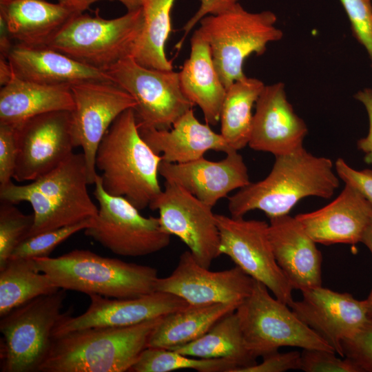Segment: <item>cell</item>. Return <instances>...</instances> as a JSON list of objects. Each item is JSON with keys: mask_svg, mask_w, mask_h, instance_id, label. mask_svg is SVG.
I'll use <instances>...</instances> for the list:
<instances>
[{"mask_svg": "<svg viewBox=\"0 0 372 372\" xmlns=\"http://www.w3.org/2000/svg\"><path fill=\"white\" fill-rule=\"evenodd\" d=\"M275 157L264 179L251 182L228 198L231 216L242 218L256 209L269 218L287 215L301 199H329L340 185L332 161L315 156L304 147Z\"/></svg>", "mask_w": 372, "mask_h": 372, "instance_id": "obj_1", "label": "cell"}, {"mask_svg": "<svg viewBox=\"0 0 372 372\" xmlns=\"http://www.w3.org/2000/svg\"><path fill=\"white\" fill-rule=\"evenodd\" d=\"M161 161L141 137L134 110L130 108L115 119L102 138L95 167L101 172L107 194L123 197L142 210L162 192L158 181Z\"/></svg>", "mask_w": 372, "mask_h": 372, "instance_id": "obj_2", "label": "cell"}, {"mask_svg": "<svg viewBox=\"0 0 372 372\" xmlns=\"http://www.w3.org/2000/svg\"><path fill=\"white\" fill-rule=\"evenodd\" d=\"M87 170L83 153H73L56 168L18 185L10 182L0 188L1 201L29 203L34 223L28 238L74 225L96 216L99 208L87 190Z\"/></svg>", "mask_w": 372, "mask_h": 372, "instance_id": "obj_3", "label": "cell"}, {"mask_svg": "<svg viewBox=\"0 0 372 372\" xmlns=\"http://www.w3.org/2000/svg\"><path fill=\"white\" fill-rule=\"evenodd\" d=\"M162 317L129 327L88 328L53 337L38 371H129Z\"/></svg>", "mask_w": 372, "mask_h": 372, "instance_id": "obj_4", "label": "cell"}, {"mask_svg": "<svg viewBox=\"0 0 372 372\" xmlns=\"http://www.w3.org/2000/svg\"><path fill=\"white\" fill-rule=\"evenodd\" d=\"M38 271L59 289L111 298H136L156 291V268L75 249L56 258L34 259Z\"/></svg>", "mask_w": 372, "mask_h": 372, "instance_id": "obj_5", "label": "cell"}, {"mask_svg": "<svg viewBox=\"0 0 372 372\" xmlns=\"http://www.w3.org/2000/svg\"><path fill=\"white\" fill-rule=\"evenodd\" d=\"M277 17L270 10L252 12L240 3L230 9L203 17L197 29L209 45L216 72L226 90L246 76L245 59L265 53L269 43L283 37L276 27Z\"/></svg>", "mask_w": 372, "mask_h": 372, "instance_id": "obj_6", "label": "cell"}, {"mask_svg": "<svg viewBox=\"0 0 372 372\" xmlns=\"http://www.w3.org/2000/svg\"><path fill=\"white\" fill-rule=\"evenodd\" d=\"M141 7L118 17L75 14L47 47L85 65L107 70L132 56L143 27Z\"/></svg>", "mask_w": 372, "mask_h": 372, "instance_id": "obj_7", "label": "cell"}, {"mask_svg": "<svg viewBox=\"0 0 372 372\" xmlns=\"http://www.w3.org/2000/svg\"><path fill=\"white\" fill-rule=\"evenodd\" d=\"M65 289L38 296L1 316V371H38L60 319Z\"/></svg>", "mask_w": 372, "mask_h": 372, "instance_id": "obj_8", "label": "cell"}, {"mask_svg": "<svg viewBox=\"0 0 372 372\" xmlns=\"http://www.w3.org/2000/svg\"><path fill=\"white\" fill-rule=\"evenodd\" d=\"M236 312L245 344L256 358L283 347L335 351L258 281L254 280L251 293Z\"/></svg>", "mask_w": 372, "mask_h": 372, "instance_id": "obj_9", "label": "cell"}, {"mask_svg": "<svg viewBox=\"0 0 372 372\" xmlns=\"http://www.w3.org/2000/svg\"><path fill=\"white\" fill-rule=\"evenodd\" d=\"M94 195L99 210L84 229L92 238L114 254L123 256H143L167 247L171 235L161 226L158 217H145L127 199L107 194L97 174Z\"/></svg>", "mask_w": 372, "mask_h": 372, "instance_id": "obj_10", "label": "cell"}, {"mask_svg": "<svg viewBox=\"0 0 372 372\" xmlns=\"http://www.w3.org/2000/svg\"><path fill=\"white\" fill-rule=\"evenodd\" d=\"M135 100L138 127L169 130L194 106L183 94L178 72L145 67L129 56L107 70Z\"/></svg>", "mask_w": 372, "mask_h": 372, "instance_id": "obj_11", "label": "cell"}, {"mask_svg": "<svg viewBox=\"0 0 372 372\" xmlns=\"http://www.w3.org/2000/svg\"><path fill=\"white\" fill-rule=\"evenodd\" d=\"M219 251L245 273L265 285L274 297L289 305L293 290L278 266L269 237V224L216 214Z\"/></svg>", "mask_w": 372, "mask_h": 372, "instance_id": "obj_12", "label": "cell"}, {"mask_svg": "<svg viewBox=\"0 0 372 372\" xmlns=\"http://www.w3.org/2000/svg\"><path fill=\"white\" fill-rule=\"evenodd\" d=\"M74 101L71 134L74 147H81L90 184L97 176L95 157L104 135L125 110L136 106L134 98L112 81H88L70 86Z\"/></svg>", "mask_w": 372, "mask_h": 372, "instance_id": "obj_13", "label": "cell"}, {"mask_svg": "<svg viewBox=\"0 0 372 372\" xmlns=\"http://www.w3.org/2000/svg\"><path fill=\"white\" fill-rule=\"evenodd\" d=\"M149 207L158 210L163 229L179 238L201 266L209 268L220 255L219 231L213 207L180 186L165 183V188Z\"/></svg>", "mask_w": 372, "mask_h": 372, "instance_id": "obj_14", "label": "cell"}, {"mask_svg": "<svg viewBox=\"0 0 372 372\" xmlns=\"http://www.w3.org/2000/svg\"><path fill=\"white\" fill-rule=\"evenodd\" d=\"M15 129L17 157L13 178L18 182L37 179L74 153L70 111L42 114Z\"/></svg>", "mask_w": 372, "mask_h": 372, "instance_id": "obj_15", "label": "cell"}, {"mask_svg": "<svg viewBox=\"0 0 372 372\" xmlns=\"http://www.w3.org/2000/svg\"><path fill=\"white\" fill-rule=\"evenodd\" d=\"M254 283V280L237 266L211 271L199 265L187 250L180 254L169 276L158 278L156 291L177 296L192 306L240 304L251 293Z\"/></svg>", "mask_w": 372, "mask_h": 372, "instance_id": "obj_16", "label": "cell"}, {"mask_svg": "<svg viewBox=\"0 0 372 372\" xmlns=\"http://www.w3.org/2000/svg\"><path fill=\"white\" fill-rule=\"evenodd\" d=\"M89 297L90 303L83 313L75 317L69 311L62 313L53 330V337L88 328L132 326L189 306L177 296L157 291L131 298H111L96 294Z\"/></svg>", "mask_w": 372, "mask_h": 372, "instance_id": "obj_17", "label": "cell"}, {"mask_svg": "<svg viewBox=\"0 0 372 372\" xmlns=\"http://www.w3.org/2000/svg\"><path fill=\"white\" fill-rule=\"evenodd\" d=\"M301 300L289 306L335 352L344 357L342 344L353 337L369 320L364 300L322 286L301 291Z\"/></svg>", "mask_w": 372, "mask_h": 372, "instance_id": "obj_18", "label": "cell"}, {"mask_svg": "<svg viewBox=\"0 0 372 372\" xmlns=\"http://www.w3.org/2000/svg\"><path fill=\"white\" fill-rule=\"evenodd\" d=\"M308 128L288 101L284 83L265 86L256 103L248 145L275 156L303 147Z\"/></svg>", "mask_w": 372, "mask_h": 372, "instance_id": "obj_19", "label": "cell"}, {"mask_svg": "<svg viewBox=\"0 0 372 372\" xmlns=\"http://www.w3.org/2000/svg\"><path fill=\"white\" fill-rule=\"evenodd\" d=\"M238 151L211 161L201 157L184 163H160L159 175L165 182L176 184L205 203L214 207L232 191L251 181L247 167Z\"/></svg>", "mask_w": 372, "mask_h": 372, "instance_id": "obj_20", "label": "cell"}, {"mask_svg": "<svg viewBox=\"0 0 372 372\" xmlns=\"http://www.w3.org/2000/svg\"><path fill=\"white\" fill-rule=\"evenodd\" d=\"M372 216V204L355 187L345 184L328 205L295 217L316 243L353 245L361 242Z\"/></svg>", "mask_w": 372, "mask_h": 372, "instance_id": "obj_21", "label": "cell"}, {"mask_svg": "<svg viewBox=\"0 0 372 372\" xmlns=\"http://www.w3.org/2000/svg\"><path fill=\"white\" fill-rule=\"evenodd\" d=\"M276 260L293 289L322 286V254L302 225L289 214L269 218Z\"/></svg>", "mask_w": 372, "mask_h": 372, "instance_id": "obj_22", "label": "cell"}, {"mask_svg": "<svg viewBox=\"0 0 372 372\" xmlns=\"http://www.w3.org/2000/svg\"><path fill=\"white\" fill-rule=\"evenodd\" d=\"M138 127L145 143L166 163H187L203 157L209 150L225 154L235 151L209 124L200 123L193 109L182 115L169 130Z\"/></svg>", "mask_w": 372, "mask_h": 372, "instance_id": "obj_23", "label": "cell"}, {"mask_svg": "<svg viewBox=\"0 0 372 372\" xmlns=\"http://www.w3.org/2000/svg\"><path fill=\"white\" fill-rule=\"evenodd\" d=\"M7 59L17 77L39 84L70 87L88 81H112L107 72L85 65L47 46L16 43Z\"/></svg>", "mask_w": 372, "mask_h": 372, "instance_id": "obj_24", "label": "cell"}, {"mask_svg": "<svg viewBox=\"0 0 372 372\" xmlns=\"http://www.w3.org/2000/svg\"><path fill=\"white\" fill-rule=\"evenodd\" d=\"M75 14L58 2L0 0V17L5 21L12 39L27 46H48Z\"/></svg>", "mask_w": 372, "mask_h": 372, "instance_id": "obj_25", "label": "cell"}, {"mask_svg": "<svg viewBox=\"0 0 372 372\" xmlns=\"http://www.w3.org/2000/svg\"><path fill=\"white\" fill-rule=\"evenodd\" d=\"M178 74L185 96L200 108L206 123L216 125L226 88L215 68L209 45L197 30L191 38L189 56Z\"/></svg>", "mask_w": 372, "mask_h": 372, "instance_id": "obj_26", "label": "cell"}, {"mask_svg": "<svg viewBox=\"0 0 372 372\" xmlns=\"http://www.w3.org/2000/svg\"><path fill=\"white\" fill-rule=\"evenodd\" d=\"M70 87L48 85L17 77L0 90V124L17 127L36 116L54 111H72Z\"/></svg>", "mask_w": 372, "mask_h": 372, "instance_id": "obj_27", "label": "cell"}, {"mask_svg": "<svg viewBox=\"0 0 372 372\" xmlns=\"http://www.w3.org/2000/svg\"><path fill=\"white\" fill-rule=\"evenodd\" d=\"M237 303L192 306L162 317L152 332L147 347L170 349L201 337L224 316L236 311Z\"/></svg>", "mask_w": 372, "mask_h": 372, "instance_id": "obj_28", "label": "cell"}, {"mask_svg": "<svg viewBox=\"0 0 372 372\" xmlns=\"http://www.w3.org/2000/svg\"><path fill=\"white\" fill-rule=\"evenodd\" d=\"M170 350L200 358L233 360L239 366L235 372L256 363L245 344L236 311L224 316L201 337Z\"/></svg>", "mask_w": 372, "mask_h": 372, "instance_id": "obj_29", "label": "cell"}, {"mask_svg": "<svg viewBox=\"0 0 372 372\" xmlns=\"http://www.w3.org/2000/svg\"><path fill=\"white\" fill-rule=\"evenodd\" d=\"M265 86L260 79L246 76L226 90L220 116V134L232 150L239 151L248 145L252 108Z\"/></svg>", "mask_w": 372, "mask_h": 372, "instance_id": "obj_30", "label": "cell"}, {"mask_svg": "<svg viewBox=\"0 0 372 372\" xmlns=\"http://www.w3.org/2000/svg\"><path fill=\"white\" fill-rule=\"evenodd\" d=\"M176 0H141L143 27L132 54L135 61L149 68L171 70L165 44L172 28L171 12Z\"/></svg>", "mask_w": 372, "mask_h": 372, "instance_id": "obj_31", "label": "cell"}, {"mask_svg": "<svg viewBox=\"0 0 372 372\" xmlns=\"http://www.w3.org/2000/svg\"><path fill=\"white\" fill-rule=\"evenodd\" d=\"M59 289L47 275L38 271L34 259L10 258L0 269V316Z\"/></svg>", "mask_w": 372, "mask_h": 372, "instance_id": "obj_32", "label": "cell"}, {"mask_svg": "<svg viewBox=\"0 0 372 372\" xmlns=\"http://www.w3.org/2000/svg\"><path fill=\"white\" fill-rule=\"evenodd\" d=\"M238 367L236 362L226 358H200L170 349L147 347L129 371L169 372L189 369L199 372H235Z\"/></svg>", "mask_w": 372, "mask_h": 372, "instance_id": "obj_33", "label": "cell"}, {"mask_svg": "<svg viewBox=\"0 0 372 372\" xmlns=\"http://www.w3.org/2000/svg\"><path fill=\"white\" fill-rule=\"evenodd\" d=\"M0 269L10 258L16 247L25 239L34 223V214H25L14 204L1 201Z\"/></svg>", "mask_w": 372, "mask_h": 372, "instance_id": "obj_34", "label": "cell"}, {"mask_svg": "<svg viewBox=\"0 0 372 372\" xmlns=\"http://www.w3.org/2000/svg\"><path fill=\"white\" fill-rule=\"evenodd\" d=\"M92 220V218L28 238L16 247L10 258L35 259L48 257L59 244L73 234L88 227Z\"/></svg>", "mask_w": 372, "mask_h": 372, "instance_id": "obj_35", "label": "cell"}, {"mask_svg": "<svg viewBox=\"0 0 372 372\" xmlns=\"http://www.w3.org/2000/svg\"><path fill=\"white\" fill-rule=\"evenodd\" d=\"M349 19L353 36L365 48L372 67V5L371 0H339Z\"/></svg>", "mask_w": 372, "mask_h": 372, "instance_id": "obj_36", "label": "cell"}, {"mask_svg": "<svg viewBox=\"0 0 372 372\" xmlns=\"http://www.w3.org/2000/svg\"><path fill=\"white\" fill-rule=\"evenodd\" d=\"M333 351L303 349L300 353V370L305 372H359L347 358L336 356Z\"/></svg>", "mask_w": 372, "mask_h": 372, "instance_id": "obj_37", "label": "cell"}, {"mask_svg": "<svg viewBox=\"0 0 372 372\" xmlns=\"http://www.w3.org/2000/svg\"><path fill=\"white\" fill-rule=\"evenodd\" d=\"M344 357L349 359L359 372H372V319L353 337L342 344Z\"/></svg>", "mask_w": 372, "mask_h": 372, "instance_id": "obj_38", "label": "cell"}, {"mask_svg": "<svg viewBox=\"0 0 372 372\" xmlns=\"http://www.w3.org/2000/svg\"><path fill=\"white\" fill-rule=\"evenodd\" d=\"M17 157L16 129L0 124V188L12 182Z\"/></svg>", "mask_w": 372, "mask_h": 372, "instance_id": "obj_39", "label": "cell"}, {"mask_svg": "<svg viewBox=\"0 0 372 372\" xmlns=\"http://www.w3.org/2000/svg\"><path fill=\"white\" fill-rule=\"evenodd\" d=\"M300 353L291 351L281 353L276 351L262 356L260 363L244 368L240 372H284L300 370Z\"/></svg>", "mask_w": 372, "mask_h": 372, "instance_id": "obj_40", "label": "cell"}, {"mask_svg": "<svg viewBox=\"0 0 372 372\" xmlns=\"http://www.w3.org/2000/svg\"><path fill=\"white\" fill-rule=\"evenodd\" d=\"M200 6L194 14L183 27L184 32L183 39L178 42L180 48L187 35L192 28L205 17L210 14L222 13L239 3L240 0H199Z\"/></svg>", "mask_w": 372, "mask_h": 372, "instance_id": "obj_41", "label": "cell"}, {"mask_svg": "<svg viewBox=\"0 0 372 372\" xmlns=\"http://www.w3.org/2000/svg\"><path fill=\"white\" fill-rule=\"evenodd\" d=\"M354 98L364 106L369 123L367 135L358 141L357 146L360 150L364 152L365 163L372 165V89L364 88L358 91L354 95Z\"/></svg>", "mask_w": 372, "mask_h": 372, "instance_id": "obj_42", "label": "cell"}, {"mask_svg": "<svg viewBox=\"0 0 372 372\" xmlns=\"http://www.w3.org/2000/svg\"><path fill=\"white\" fill-rule=\"evenodd\" d=\"M102 1L118 2L127 10H135L141 6V0H57V2L65 6L76 13H82L88 10L95 3Z\"/></svg>", "mask_w": 372, "mask_h": 372, "instance_id": "obj_43", "label": "cell"}, {"mask_svg": "<svg viewBox=\"0 0 372 372\" xmlns=\"http://www.w3.org/2000/svg\"><path fill=\"white\" fill-rule=\"evenodd\" d=\"M14 40L5 21L0 17V56L8 58L13 45Z\"/></svg>", "mask_w": 372, "mask_h": 372, "instance_id": "obj_44", "label": "cell"}, {"mask_svg": "<svg viewBox=\"0 0 372 372\" xmlns=\"http://www.w3.org/2000/svg\"><path fill=\"white\" fill-rule=\"evenodd\" d=\"M14 72L7 58L0 56V85L3 87L12 79Z\"/></svg>", "mask_w": 372, "mask_h": 372, "instance_id": "obj_45", "label": "cell"}, {"mask_svg": "<svg viewBox=\"0 0 372 372\" xmlns=\"http://www.w3.org/2000/svg\"><path fill=\"white\" fill-rule=\"evenodd\" d=\"M360 242L369 249L372 255V216L363 233Z\"/></svg>", "mask_w": 372, "mask_h": 372, "instance_id": "obj_46", "label": "cell"}, {"mask_svg": "<svg viewBox=\"0 0 372 372\" xmlns=\"http://www.w3.org/2000/svg\"><path fill=\"white\" fill-rule=\"evenodd\" d=\"M364 301L366 306L368 316L369 318L372 319V289Z\"/></svg>", "mask_w": 372, "mask_h": 372, "instance_id": "obj_47", "label": "cell"}, {"mask_svg": "<svg viewBox=\"0 0 372 372\" xmlns=\"http://www.w3.org/2000/svg\"><path fill=\"white\" fill-rule=\"evenodd\" d=\"M372 1V0H371Z\"/></svg>", "mask_w": 372, "mask_h": 372, "instance_id": "obj_48", "label": "cell"}]
</instances>
